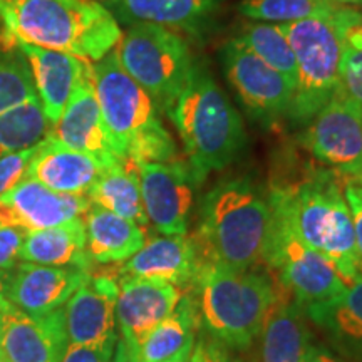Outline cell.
Segmentation results:
<instances>
[{
    "label": "cell",
    "instance_id": "6da1fadb",
    "mask_svg": "<svg viewBox=\"0 0 362 362\" xmlns=\"http://www.w3.org/2000/svg\"><path fill=\"white\" fill-rule=\"evenodd\" d=\"M269 200L275 221L327 257L344 282L351 285L362 275L354 223L344 197V175L329 168L312 170L297 183L272 188Z\"/></svg>",
    "mask_w": 362,
    "mask_h": 362
},
{
    "label": "cell",
    "instance_id": "7a4b0ae2",
    "mask_svg": "<svg viewBox=\"0 0 362 362\" xmlns=\"http://www.w3.org/2000/svg\"><path fill=\"white\" fill-rule=\"evenodd\" d=\"M272 230L269 197L248 178H228L205 194L192 238L200 262L250 270L264 262Z\"/></svg>",
    "mask_w": 362,
    "mask_h": 362
},
{
    "label": "cell",
    "instance_id": "3957f363",
    "mask_svg": "<svg viewBox=\"0 0 362 362\" xmlns=\"http://www.w3.org/2000/svg\"><path fill=\"white\" fill-rule=\"evenodd\" d=\"M4 47L30 44L98 62L121 40L112 13L93 0H6Z\"/></svg>",
    "mask_w": 362,
    "mask_h": 362
},
{
    "label": "cell",
    "instance_id": "277c9868",
    "mask_svg": "<svg viewBox=\"0 0 362 362\" xmlns=\"http://www.w3.org/2000/svg\"><path fill=\"white\" fill-rule=\"evenodd\" d=\"M200 325L228 349H248L275 304L287 296L264 270H235L200 262L193 279Z\"/></svg>",
    "mask_w": 362,
    "mask_h": 362
},
{
    "label": "cell",
    "instance_id": "5b68a950",
    "mask_svg": "<svg viewBox=\"0 0 362 362\" xmlns=\"http://www.w3.org/2000/svg\"><path fill=\"white\" fill-rule=\"evenodd\" d=\"M168 116L183 141L189 170L200 185L211 171L232 165L245 148L242 116L203 62L193 64Z\"/></svg>",
    "mask_w": 362,
    "mask_h": 362
},
{
    "label": "cell",
    "instance_id": "8992f818",
    "mask_svg": "<svg viewBox=\"0 0 362 362\" xmlns=\"http://www.w3.org/2000/svg\"><path fill=\"white\" fill-rule=\"evenodd\" d=\"M93 79L117 158L138 166L176 161V144L161 123L160 107L124 71L116 49L93 66Z\"/></svg>",
    "mask_w": 362,
    "mask_h": 362
},
{
    "label": "cell",
    "instance_id": "52a82bcc",
    "mask_svg": "<svg viewBox=\"0 0 362 362\" xmlns=\"http://www.w3.org/2000/svg\"><path fill=\"white\" fill-rule=\"evenodd\" d=\"M354 11V7L341 6L327 17L279 24L297 62V83L287 112L293 126L309 124L337 90L344 30Z\"/></svg>",
    "mask_w": 362,
    "mask_h": 362
},
{
    "label": "cell",
    "instance_id": "ba28073f",
    "mask_svg": "<svg viewBox=\"0 0 362 362\" xmlns=\"http://www.w3.org/2000/svg\"><path fill=\"white\" fill-rule=\"evenodd\" d=\"M116 52L124 71L168 115L194 64L187 40L165 27L134 24L121 35Z\"/></svg>",
    "mask_w": 362,
    "mask_h": 362
},
{
    "label": "cell",
    "instance_id": "9c48e42d",
    "mask_svg": "<svg viewBox=\"0 0 362 362\" xmlns=\"http://www.w3.org/2000/svg\"><path fill=\"white\" fill-rule=\"evenodd\" d=\"M264 264L300 307L334 300L349 287L327 257L302 243L275 218Z\"/></svg>",
    "mask_w": 362,
    "mask_h": 362
},
{
    "label": "cell",
    "instance_id": "30bf717a",
    "mask_svg": "<svg viewBox=\"0 0 362 362\" xmlns=\"http://www.w3.org/2000/svg\"><path fill=\"white\" fill-rule=\"evenodd\" d=\"M220 64L226 83L253 121L272 126L287 116L293 88L238 37L230 39L220 49Z\"/></svg>",
    "mask_w": 362,
    "mask_h": 362
},
{
    "label": "cell",
    "instance_id": "8fae6325",
    "mask_svg": "<svg viewBox=\"0 0 362 362\" xmlns=\"http://www.w3.org/2000/svg\"><path fill=\"white\" fill-rule=\"evenodd\" d=\"M298 141L325 168L354 178L362 170L361 106L337 89Z\"/></svg>",
    "mask_w": 362,
    "mask_h": 362
},
{
    "label": "cell",
    "instance_id": "7c38bea8",
    "mask_svg": "<svg viewBox=\"0 0 362 362\" xmlns=\"http://www.w3.org/2000/svg\"><path fill=\"white\" fill-rule=\"evenodd\" d=\"M148 221L161 235H187L198 181L188 165L146 163L138 166Z\"/></svg>",
    "mask_w": 362,
    "mask_h": 362
},
{
    "label": "cell",
    "instance_id": "4fadbf2b",
    "mask_svg": "<svg viewBox=\"0 0 362 362\" xmlns=\"http://www.w3.org/2000/svg\"><path fill=\"white\" fill-rule=\"evenodd\" d=\"M93 203L86 194L57 193L24 178L0 197V223L30 233L81 218Z\"/></svg>",
    "mask_w": 362,
    "mask_h": 362
},
{
    "label": "cell",
    "instance_id": "5bb4252c",
    "mask_svg": "<svg viewBox=\"0 0 362 362\" xmlns=\"http://www.w3.org/2000/svg\"><path fill=\"white\" fill-rule=\"evenodd\" d=\"M67 347L64 307L42 315L17 309L0 315V349L7 362H61Z\"/></svg>",
    "mask_w": 362,
    "mask_h": 362
},
{
    "label": "cell",
    "instance_id": "9a60e30c",
    "mask_svg": "<svg viewBox=\"0 0 362 362\" xmlns=\"http://www.w3.org/2000/svg\"><path fill=\"white\" fill-rule=\"evenodd\" d=\"M116 325L123 341L134 352L149 334L178 307L181 288L161 280L119 277Z\"/></svg>",
    "mask_w": 362,
    "mask_h": 362
},
{
    "label": "cell",
    "instance_id": "2e32d148",
    "mask_svg": "<svg viewBox=\"0 0 362 362\" xmlns=\"http://www.w3.org/2000/svg\"><path fill=\"white\" fill-rule=\"evenodd\" d=\"M119 282L111 274H90L64 307L69 346H99L117 339Z\"/></svg>",
    "mask_w": 362,
    "mask_h": 362
},
{
    "label": "cell",
    "instance_id": "e0dca14e",
    "mask_svg": "<svg viewBox=\"0 0 362 362\" xmlns=\"http://www.w3.org/2000/svg\"><path fill=\"white\" fill-rule=\"evenodd\" d=\"M90 275L79 267H49L19 262L8 275L7 298L13 309L42 315L61 309Z\"/></svg>",
    "mask_w": 362,
    "mask_h": 362
},
{
    "label": "cell",
    "instance_id": "ac0fdd59",
    "mask_svg": "<svg viewBox=\"0 0 362 362\" xmlns=\"http://www.w3.org/2000/svg\"><path fill=\"white\" fill-rule=\"evenodd\" d=\"M47 138L67 148L96 156L106 165L121 160L116 155L111 136L104 124L94 89L93 69L76 86L69 103L66 104L61 117L52 124Z\"/></svg>",
    "mask_w": 362,
    "mask_h": 362
},
{
    "label": "cell",
    "instance_id": "d6986e66",
    "mask_svg": "<svg viewBox=\"0 0 362 362\" xmlns=\"http://www.w3.org/2000/svg\"><path fill=\"white\" fill-rule=\"evenodd\" d=\"M223 0H110L117 24H151L202 39L210 33Z\"/></svg>",
    "mask_w": 362,
    "mask_h": 362
},
{
    "label": "cell",
    "instance_id": "ffe728a7",
    "mask_svg": "<svg viewBox=\"0 0 362 362\" xmlns=\"http://www.w3.org/2000/svg\"><path fill=\"white\" fill-rule=\"evenodd\" d=\"M29 62L37 98L51 124L61 117L66 104L93 64L72 54L30 44H16Z\"/></svg>",
    "mask_w": 362,
    "mask_h": 362
},
{
    "label": "cell",
    "instance_id": "44dd1931",
    "mask_svg": "<svg viewBox=\"0 0 362 362\" xmlns=\"http://www.w3.org/2000/svg\"><path fill=\"white\" fill-rule=\"evenodd\" d=\"M106 166L96 156L45 138L35 148L27 178L39 181L57 193L86 194Z\"/></svg>",
    "mask_w": 362,
    "mask_h": 362
},
{
    "label": "cell",
    "instance_id": "7402d4cb",
    "mask_svg": "<svg viewBox=\"0 0 362 362\" xmlns=\"http://www.w3.org/2000/svg\"><path fill=\"white\" fill-rule=\"evenodd\" d=\"M200 265L197 245L187 235H161L144 243L126 260L119 277H139L170 282L176 287L193 284Z\"/></svg>",
    "mask_w": 362,
    "mask_h": 362
},
{
    "label": "cell",
    "instance_id": "603a6c76",
    "mask_svg": "<svg viewBox=\"0 0 362 362\" xmlns=\"http://www.w3.org/2000/svg\"><path fill=\"white\" fill-rule=\"evenodd\" d=\"M302 309L309 322L322 330L339 354L362 362V275L341 297Z\"/></svg>",
    "mask_w": 362,
    "mask_h": 362
},
{
    "label": "cell",
    "instance_id": "cb8c5ba5",
    "mask_svg": "<svg viewBox=\"0 0 362 362\" xmlns=\"http://www.w3.org/2000/svg\"><path fill=\"white\" fill-rule=\"evenodd\" d=\"M83 218L90 262L119 264L129 260L146 243V228L98 205H90Z\"/></svg>",
    "mask_w": 362,
    "mask_h": 362
},
{
    "label": "cell",
    "instance_id": "d4e9b609",
    "mask_svg": "<svg viewBox=\"0 0 362 362\" xmlns=\"http://www.w3.org/2000/svg\"><path fill=\"white\" fill-rule=\"evenodd\" d=\"M260 362H305L312 332L304 309L284 296L260 332Z\"/></svg>",
    "mask_w": 362,
    "mask_h": 362
},
{
    "label": "cell",
    "instance_id": "484cf974",
    "mask_svg": "<svg viewBox=\"0 0 362 362\" xmlns=\"http://www.w3.org/2000/svg\"><path fill=\"white\" fill-rule=\"evenodd\" d=\"M19 260L37 265L79 267L90 270L93 262L86 250L84 218L81 216L62 225L27 233Z\"/></svg>",
    "mask_w": 362,
    "mask_h": 362
},
{
    "label": "cell",
    "instance_id": "4316f807",
    "mask_svg": "<svg viewBox=\"0 0 362 362\" xmlns=\"http://www.w3.org/2000/svg\"><path fill=\"white\" fill-rule=\"evenodd\" d=\"M86 197L93 205L134 221L143 228L149 223L143 205L138 165L128 160H117L107 165Z\"/></svg>",
    "mask_w": 362,
    "mask_h": 362
},
{
    "label": "cell",
    "instance_id": "83f0119b",
    "mask_svg": "<svg viewBox=\"0 0 362 362\" xmlns=\"http://www.w3.org/2000/svg\"><path fill=\"white\" fill-rule=\"evenodd\" d=\"M200 327L194 300L181 297L173 314L166 317L138 347V362H166L181 352L193 349Z\"/></svg>",
    "mask_w": 362,
    "mask_h": 362
},
{
    "label": "cell",
    "instance_id": "f1b7e54d",
    "mask_svg": "<svg viewBox=\"0 0 362 362\" xmlns=\"http://www.w3.org/2000/svg\"><path fill=\"white\" fill-rule=\"evenodd\" d=\"M52 124L39 98L0 115V156L37 146L49 136Z\"/></svg>",
    "mask_w": 362,
    "mask_h": 362
},
{
    "label": "cell",
    "instance_id": "f546056e",
    "mask_svg": "<svg viewBox=\"0 0 362 362\" xmlns=\"http://www.w3.org/2000/svg\"><path fill=\"white\" fill-rule=\"evenodd\" d=\"M238 39L255 56H259L267 66H270L272 69L280 72L288 81V84L296 89V54H293L291 42H288L287 35L282 33L279 24H267V22L245 24Z\"/></svg>",
    "mask_w": 362,
    "mask_h": 362
},
{
    "label": "cell",
    "instance_id": "4dcf8cb0",
    "mask_svg": "<svg viewBox=\"0 0 362 362\" xmlns=\"http://www.w3.org/2000/svg\"><path fill=\"white\" fill-rule=\"evenodd\" d=\"M341 7L329 0H242L238 11L257 22L288 24L315 17H327Z\"/></svg>",
    "mask_w": 362,
    "mask_h": 362
},
{
    "label": "cell",
    "instance_id": "1f68e13d",
    "mask_svg": "<svg viewBox=\"0 0 362 362\" xmlns=\"http://www.w3.org/2000/svg\"><path fill=\"white\" fill-rule=\"evenodd\" d=\"M37 98L33 71L17 45L0 51V115Z\"/></svg>",
    "mask_w": 362,
    "mask_h": 362
},
{
    "label": "cell",
    "instance_id": "d6a6232c",
    "mask_svg": "<svg viewBox=\"0 0 362 362\" xmlns=\"http://www.w3.org/2000/svg\"><path fill=\"white\" fill-rule=\"evenodd\" d=\"M337 89L359 104L362 110V49L344 44Z\"/></svg>",
    "mask_w": 362,
    "mask_h": 362
},
{
    "label": "cell",
    "instance_id": "836d02e7",
    "mask_svg": "<svg viewBox=\"0 0 362 362\" xmlns=\"http://www.w3.org/2000/svg\"><path fill=\"white\" fill-rule=\"evenodd\" d=\"M35 148L24 149V151L11 153V155L0 156V197L12 189L17 183L27 178L30 160H33Z\"/></svg>",
    "mask_w": 362,
    "mask_h": 362
},
{
    "label": "cell",
    "instance_id": "e575fe53",
    "mask_svg": "<svg viewBox=\"0 0 362 362\" xmlns=\"http://www.w3.org/2000/svg\"><path fill=\"white\" fill-rule=\"evenodd\" d=\"M25 232L16 226L0 223V270H12L19 264Z\"/></svg>",
    "mask_w": 362,
    "mask_h": 362
},
{
    "label": "cell",
    "instance_id": "d590c367",
    "mask_svg": "<svg viewBox=\"0 0 362 362\" xmlns=\"http://www.w3.org/2000/svg\"><path fill=\"white\" fill-rule=\"evenodd\" d=\"M344 197L351 210L352 223H354L356 245L362 260V183L351 176H344Z\"/></svg>",
    "mask_w": 362,
    "mask_h": 362
},
{
    "label": "cell",
    "instance_id": "8d00e7d4",
    "mask_svg": "<svg viewBox=\"0 0 362 362\" xmlns=\"http://www.w3.org/2000/svg\"><path fill=\"white\" fill-rule=\"evenodd\" d=\"M117 339L99 346H69L61 362H110L115 354Z\"/></svg>",
    "mask_w": 362,
    "mask_h": 362
},
{
    "label": "cell",
    "instance_id": "74e56055",
    "mask_svg": "<svg viewBox=\"0 0 362 362\" xmlns=\"http://www.w3.org/2000/svg\"><path fill=\"white\" fill-rule=\"evenodd\" d=\"M188 362H242L228 352V347L221 346L220 342L214 339H198V342L193 346L192 354Z\"/></svg>",
    "mask_w": 362,
    "mask_h": 362
},
{
    "label": "cell",
    "instance_id": "f35d334b",
    "mask_svg": "<svg viewBox=\"0 0 362 362\" xmlns=\"http://www.w3.org/2000/svg\"><path fill=\"white\" fill-rule=\"evenodd\" d=\"M305 362H344L336 352L327 349L322 344H310Z\"/></svg>",
    "mask_w": 362,
    "mask_h": 362
},
{
    "label": "cell",
    "instance_id": "ab89813d",
    "mask_svg": "<svg viewBox=\"0 0 362 362\" xmlns=\"http://www.w3.org/2000/svg\"><path fill=\"white\" fill-rule=\"evenodd\" d=\"M110 362H138V356L123 339H117L115 354H112Z\"/></svg>",
    "mask_w": 362,
    "mask_h": 362
},
{
    "label": "cell",
    "instance_id": "60d3db41",
    "mask_svg": "<svg viewBox=\"0 0 362 362\" xmlns=\"http://www.w3.org/2000/svg\"><path fill=\"white\" fill-rule=\"evenodd\" d=\"M8 275H11V270H0V315L13 309V305L7 298Z\"/></svg>",
    "mask_w": 362,
    "mask_h": 362
},
{
    "label": "cell",
    "instance_id": "b9f144b4",
    "mask_svg": "<svg viewBox=\"0 0 362 362\" xmlns=\"http://www.w3.org/2000/svg\"><path fill=\"white\" fill-rule=\"evenodd\" d=\"M329 2L339 4V6H349V7H361L362 8V0H329Z\"/></svg>",
    "mask_w": 362,
    "mask_h": 362
},
{
    "label": "cell",
    "instance_id": "7bdbcfd3",
    "mask_svg": "<svg viewBox=\"0 0 362 362\" xmlns=\"http://www.w3.org/2000/svg\"><path fill=\"white\" fill-rule=\"evenodd\" d=\"M192 351H193V349L181 352V354H178L176 357H173V359H170V361H166V362H188L189 354H192Z\"/></svg>",
    "mask_w": 362,
    "mask_h": 362
},
{
    "label": "cell",
    "instance_id": "ee69618b",
    "mask_svg": "<svg viewBox=\"0 0 362 362\" xmlns=\"http://www.w3.org/2000/svg\"><path fill=\"white\" fill-rule=\"evenodd\" d=\"M4 7H6V0H0V17H2V12H4Z\"/></svg>",
    "mask_w": 362,
    "mask_h": 362
},
{
    "label": "cell",
    "instance_id": "f6af8a7d",
    "mask_svg": "<svg viewBox=\"0 0 362 362\" xmlns=\"http://www.w3.org/2000/svg\"><path fill=\"white\" fill-rule=\"evenodd\" d=\"M0 362H7L6 356H4V352H2V349H0Z\"/></svg>",
    "mask_w": 362,
    "mask_h": 362
},
{
    "label": "cell",
    "instance_id": "bcb514c9",
    "mask_svg": "<svg viewBox=\"0 0 362 362\" xmlns=\"http://www.w3.org/2000/svg\"><path fill=\"white\" fill-rule=\"evenodd\" d=\"M351 178H352V176H351ZM354 180H357V181H361V183H362V170H361V173H359V175H357V176H354Z\"/></svg>",
    "mask_w": 362,
    "mask_h": 362
},
{
    "label": "cell",
    "instance_id": "7dc6e473",
    "mask_svg": "<svg viewBox=\"0 0 362 362\" xmlns=\"http://www.w3.org/2000/svg\"><path fill=\"white\" fill-rule=\"evenodd\" d=\"M0 44H4V37H2V35H0Z\"/></svg>",
    "mask_w": 362,
    "mask_h": 362
}]
</instances>
